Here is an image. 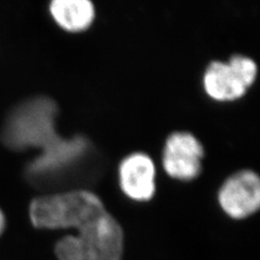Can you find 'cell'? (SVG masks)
I'll return each mask as SVG.
<instances>
[{
    "mask_svg": "<svg viewBox=\"0 0 260 260\" xmlns=\"http://www.w3.org/2000/svg\"><path fill=\"white\" fill-rule=\"evenodd\" d=\"M70 228L77 230V233L56 243L55 255L59 260L121 259L123 230L102 203L75 218L68 229Z\"/></svg>",
    "mask_w": 260,
    "mask_h": 260,
    "instance_id": "1",
    "label": "cell"
},
{
    "mask_svg": "<svg viewBox=\"0 0 260 260\" xmlns=\"http://www.w3.org/2000/svg\"><path fill=\"white\" fill-rule=\"evenodd\" d=\"M88 149L84 138H73L64 140L60 146L42 153L27 168V174L32 182H49L72 169L85 156Z\"/></svg>",
    "mask_w": 260,
    "mask_h": 260,
    "instance_id": "6",
    "label": "cell"
},
{
    "mask_svg": "<svg viewBox=\"0 0 260 260\" xmlns=\"http://www.w3.org/2000/svg\"><path fill=\"white\" fill-rule=\"evenodd\" d=\"M203 155V146L197 138L188 133H175L166 141L162 164L170 177L192 180L201 172Z\"/></svg>",
    "mask_w": 260,
    "mask_h": 260,
    "instance_id": "5",
    "label": "cell"
},
{
    "mask_svg": "<svg viewBox=\"0 0 260 260\" xmlns=\"http://www.w3.org/2000/svg\"><path fill=\"white\" fill-rule=\"evenodd\" d=\"M55 103L48 98H36L16 107L3 130V141L12 150L37 148L50 151L64 139L55 132Z\"/></svg>",
    "mask_w": 260,
    "mask_h": 260,
    "instance_id": "2",
    "label": "cell"
},
{
    "mask_svg": "<svg viewBox=\"0 0 260 260\" xmlns=\"http://www.w3.org/2000/svg\"><path fill=\"white\" fill-rule=\"evenodd\" d=\"M219 203L225 213L234 219L253 215L260 206V180L250 170L234 174L219 191Z\"/></svg>",
    "mask_w": 260,
    "mask_h": 260,
    "instance_id": "4",
    "label": "cell"
},
{
    "mask_svg": "<svg viewBox=\"0 0 260 260\" xmlns=\"http://www.w3.org/2000/svg\"><path fill=\"white\" fill-rule=\"evenodd\" d=\"M120 186L128 198L149 201L155 192V166L145 154L136 153L126 157L119 167Z\"/></svg>",
    "mask_w": 260,
    "mask_h": 260,
    "instance_id": "7",
    "label": "cell"
},
{
    "mask_svg": "<svg viewBox=\"0 0 260 260\" xmlns=\"http://www.w3.org/2000/svg\"><path fill=\"white\" fill-rule=\"evenodd\" d=\"M256 63L246 56L235 55L228 63L213 62L204 75V87L209 96L218 101L239 99L254 83Z\"/></svg>",
    "mask_w": 260,
    "mask_h": 260,
    "instance_id": "3",
    "label": "cell"
},
{
    "mask_svg": "<svg viewBox=\"0 0 260 260\" xmlns=\"http://www.w3.org/2000/svg\"><path fill=\"white\" fill-rule=\"evenodd\" d=\"M5 225H6V220H5V216L3 214L2 209H0V235L3 234L4 229H5Z\"/></svg>",
    "mask_w": 260,
    "mask_h": 260,
    "instance_id": "9",
    "label": "cell"
},
{
    "mask_svg": "<svg viewBox=\"0 0 260 260\" xmlns=\"http://www.w3.org/2000/svg\"><path fill=\"white\" fill-rule=\"evenodd\" d=\"M50 12L54 21L69 31L84 30L94 19V7L88 0H54Z\"/></svg>",
    "mask_w": 260,
    "mask_h": 260,
    "instance_id": "8",
    "label": "cell"
}]
</instances>
